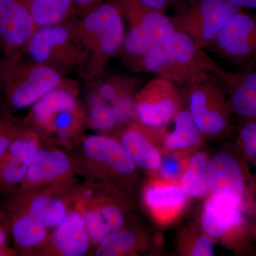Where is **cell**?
Listing matches in <instances>:
<instances>
[{
  "label": "cell",
  "instance_id": "8992f818",
  "mask_svg": "<svg viewBox=\"0 0 256 256\" xmlns=\"http://www.w3.org/2000/svg\"><path fill=\"white\" fill-rule=\"evenodd\" d=\"M120 8L129 22L122 50L136 65L153 48L168 42L176 31L172 18L138 0H120Z\"/></svg>",
  "mask_w": 256,
  "mask_h": 256
},
{
  "label": "cell",
  "instance_id": "30bf717a",
  "mask_svg": "<svg viewBox=\"0 0 256 256\" xmlns=\"http://www.w3.org/2000/svg\"><path fill=\"white\" fill-rule=\"evenodd\" d=\"M26 48L34 63L54 68L76 65L88 52L76 30L62 24L36 28Z\"/></svg>",
  "mask_w": 256,
  "mask_h": 256
},
{
  "label": "cell",
  "instance_id": "d590c367",
  "mask_svg": "<svg viewBox=\"0 0 256 256\" xmlns=\"http://www.w3.org/2000/svg\"><path fill=\"white\" fill-rule=\"evenodd\" d=\"M74 2L80 6H90L98 3L101 0H73Z\"/></svg>",
  "mask_w": 256,
  "mask_h": 256
},
{
  "label": "cell",
  "instance_id": "ba28073f",
  "mask_svg": "<svg viewBox=\"0 0 256 256\" xmlns=\"http://www.w3.org/2000/svg\"><path fill=\"white\" fill-rule=\"evenodd\" d=\"M242 9L226 0H192L172 18L175 30L186 34L197 48H210L232 16Z\"/></svg>",
  "mask_w": 256,
  "mask_h": 256
},
{
  "label": "cell",
  "instance_id": "484cf974",
  "mask_svg": "<svg viewBox=\"0 0 256 256\" xmlns=\"http://www.w3.org/2000/svg\"><path fill=\"white\" fill-rule=\"evenodd\" d=\"M36 28L60 24L66 18L73 0H28Z\"/></svg>",
  "mask_w": 256,
  "mask_h": 256
},
{
  "label": "cell",
  "instance_id": "7402d4cb",
  "mask_svg": "<svg viewBox=\"0 0 256 256\" xmlns=\"http://www.w3.org/2000/svg\"><path fill=\"white\" fill-rule=\"evenodd\" d=\"M150 244L146 230L128 222L122 228L110 234L94 248L96 256H131L144 252Z\"/></svg>",
  "mask_w": 256,
  "mask_h": 256
},
{
  "label": "cell",
  "instance_id": "9a60e30c",
  "mask_svg": "<svg viewBox=\"0 0 256 256\" xmlns=\"http://www.w3.org/2000/svg\"><path fill=\"white\" fill-rule=\"evenodd\" d=\"M75 186L47 188L26 192L15 190L5 195L4 200L26 210L46 228L53 229L73 206Z\"/></svg>",
  "mask_w": 256,
  "mask_h": 256
},
{
  "label": "cell",
  "instance_id": "52a82bcc",
  "mask_svg": "<svg viewBox=\"0 0 256 256\" xmlns=\"http://www.w3.org/2000/svg\"><path fill=\"white\" fill-rule=\"evenodd\" d=\"M190 87L188 110L202 134L210 137L227 134L234 114L222 82L214 76Z\"/></svg>",
  "mask_w": 256,
  "mask_h": 256
},
{
  "label": "cell",
  "instance_id": "5b68a950",
  "mask_svg": "<svg viewBox=\"0 0 256 256\" xmlns=\"http://www.w3.org/2000/svg\"><path fill=\"white\" fill-rule=\"evenodd\" d=\"M0 84L4 88L5 107L10 112L33 106L60 86L62 76L48 66L22 63L12 57L0 67Z\"/></svg>",
  "mask_w": 256,
  "mask_h": 256
},
{
  "label": "cell",
  "instance_id": "277c9868",
  "mask_svg": "<svg viewBox=\"0 0 256 256\" xmlns=\"http://www.w3.org/2000/svg\"><path fill=\"white\" fill-rule=\"evenodd\" d=\"M238 146L216 153L207 170L208 194L256 220V178Z\"/></svg>",
  "mask_w": 256,
  "mask_h": 256
},
{
  "label": "cell",
  "instance_id": "83f0119b",
  "mask_svg": "<svg viewBox=\"0 0 256 256\" xmlns=\"http://www.w3.org/2000/svg\"><path fill=\"white\" fill-rule=\"evenodd\" d=\"M89 122L92 128L104 133L112 130L119 124L110 104L96 95L90 98Z\"/></svg>",
  "mask_w": 256,
  "mask_h": 256
},
{
  "label": "cell",
  "instance_id": "3957f363",
  "mask_svg": "<svg viewBox=\"0 0 256 256\" xmlns=\"http://www.w3.org/2000/svg\"><path fill=\"white\" fill-rule=\"evenodd\" d=\"M73 202L84 216L92 248L122 228L133 210L130 195L112 185L92 178L75 186Z\"/></svg>",
  "mask_w": 256,
  "mask_h": 256
},
{
  "label": "cell",
  "instance_id": "cb8c5ba5",
  "mask_svg": "<svg viewBox=\"0 0 256 256\" xmlns=\"http://www.w3.org/2000/svg\"><path fill=\"white\" fill-rule=\"evenodd\" d=\"M174 130L164 138L168 151H188L201 143L203 134L197 128L188 109H180L175 114Z\"/></svg>",
  "mask_w": 256,
  "mask_h": 256
},
{
  "label": "cell",
  "instance_id": "9c48e42d",
  "mask_svg": "<svg viewBox=\"0 0 256 256\" xmlns=\"http://www.w3.org/2000/svg\"><path fill=\"white\" fill-rule=\"evenodd\" d=\"M88 52L97 55L100 63L122 50L124 33L122 11L116 5H99L86 15L76 30Z\"/></svg>",
  "mask_w": 256,
  "mask_h": 256
},
{
  "label": "cell",
  "instance_id": "74e56055",
  "mask_svg": "<svg viewBox=\"0 0 256 256\" xmlns=\"http://www.w3.org/2000/svg\"><path fill=\"white\" fill-rule=\"evenodd\" d=\"M0 85H1V84H0Z\"/></svg>",
  "mask_w": 256,
  "mask_h": 256
},
{
  "label": "cell",
  "instance_id": "ac0fdd59",
  "mask_svg": "<svg viewBox=\"0 0 256 256\" xmlns=\"http://www.w3.org/2000/svg\"><path fill=\"white\" fill-rule=\"evenodd\" d=\"M214 75L225 88L240 124L256 120V66L230 72L216 64Z\"/></svg>",
  "mask_w": 256,
  "mask_h": 256
},
{
  "label": "cell",
  "instance_id": "f1b7e54d",
  "mask_svg": "<svg viewBox=\"0 0 256 256\" xmlns=\"http://www.w3.org/2000/svg\"><path fill=\"white\" fill-rule=\"evenodd\" d=\"M188 160L184 151H168L166 154H162L160 166L156 172L158 178L178 182L186 168Z\"/></svg>",
  "mask_w": 256,
  "mask_h": 256
},
{
  "label": "cell",
  "instance_id": "ffe728a7",
  "mask_svg": "<svg viewBox=\"0 0 256 256\" xmlns=\"http://www.w3.org/2000/svg\"><path fill=\"white\" fill-rule=\"evenodd\" d=\"M143 204L158 223L166 224L175 220L182 212L188 196L178 182L154 178L142 190Z\"/></svg>",
  "mask_w": 256,
  "mask_h": 256
},
{
  "label": "cell",
  "instance_id": "8d00e7d4",
  "mask_svg": "<svg viewBox=\"0 0 256 256\" xmlns=\"http://www.w3.org/2000/svg\"><path fill=\"white\" fill-rule=\"evenodd\" d=\"M250 233L252 240L256 242V220H250Z\"/></svg>",
  "mask_w": 256,
  "mask_h": 256
},
{
  "label": "cell",
  "instance_id": "4fadbf2b",
  "mask_svg": "<svg viewBox=\"0 0 256 256\" xmlns=\"http://www.w3.org/2000/svg\"><path fill=\"white\" fill-rule=\"evenodd\" d=\"M79 172L74 156L50 144H42L26 176L16 191L26 192L47 188H74ZM14 190V191H15Z\"/></svg>",
  "mask_w": 256,
  "mask_h": 256
},
{
  "label": "cell",
  "instance_id": "4dcf8cb0",
  "mask_svg": "<svg viewBox=\"0 0 256 256\" xmlns=\"http://www.w3.org/2000/svg\"><path fill=\"white\" fill-rule=\"evenodd\" d=\"M22 130V129L14 122L0 117V160L4 156L8 146Z\"/></svg>",
  "mask_w": 256,
  "mask_h": 256
},
{
  "label": "cell",
  "instance_id": "d4e9b609",
  "mask_svg": "<svg viewBox=\"0 0 256 256\" xmlns=\"http://www.w3.org/2000/svg\"><path fill=\"white\" fill-rule=\"evenodd\" d=\"M210 158L204 152L190 156L186 168L178 182V186L188 198H202L208 194L207 170Z\"/></svg>",
  "mask_w": 256,
  "mask_h": 256
},
{
  "label": "cell",
  "instance_id": "4316f807",
  "mask_svg": "<svg viewBox=\"0 0 256 256\" xmlns=\"http://www.w3.org/2000/svg\"><path fill=\"white\" fill-rule=\"evenodd\" d=\"M178 249L184 256H212L215 255L213 239L202 230L201 227L192 225L182 232Z\"/></svg>",
  "mask_w": 256,
  "mask_h": 256
},
{
  "label": "cell",
  "instance_id": "e0dca14e",
  "mask_svg": "<svg viewBox=\"0 0 256 256\" xmlns=\"http://www.w3.org/2000/svg\"><path fill=\"white\" fill-rule=\"evenodd\" d=\"M92 247L86 222L82 210L74 204L50 234L40 255L84 256Z\"/></svg>",
  "mask_w": 256,
  "mask_h": 256
},
{
  "label": "cell",
  "instance_id": "7a4b0ae2",
  "mask_svg": "<svg viewBox=\"0 0 256 256\" xmlns=\"http://www.w3.org/2000/svg\"><path fill=\"white\" fill-rule=\"evenodd\" d=\"M74 158L79 172L89 178L112 185L128 195L137 186L138 166L116 138L105 134L86 136Z\"/></svg>",
  "mask_w": 256,
  "mask_h": 256
},
{
  "label": "cell",
  "instance_id": "6da1fadb",
  "mask_svg": "<svg viewBox=\"0 0 256 256\" xmlns=\"http://www.w3.org/2000/svg\"><path fill=\"white\" fill-rule=\"evenodd\" d=\"M216 64L186 34L176 30L168 42L153 48L136 66L175 84L190 86L214 76Z\"/></svg>",
  "mask_w": 256,
  "mask_h": 256
},
{
  "label": "cell",
  "instance_id": "1f68e13d",
  "mask_svg": "<svg viewBox=\"0 0 256 256\" xmlns=\"http://www.w3.org/2000/svg\"><path fill=\"white\" fill-rule=\"evenodd\" d=\"M138 1L152 10L162 12H164V10L168 6L166 0H138Z\"/></svg>",
  "mask_w": 256,
  "mask_h": 256
},
{
  "label": "cell",
  "instance_id": "8fae6325",
  "mask_svg": "<svg viewBox=\"0 0 256 256\" xmlns=\"http://www.w3.org/2000/svg\"><path fill=\"white\" fill-rule=\"evenodd\" d=\"M212 48L237 70L256 66V14L240 10L227 22Z\"/></svg>",
  "mask_w": 256,
  "mask_h": 256
},
{
  "label": "cell",
  "instance_id": "d6a6232c",
  "mask_svg": "<svg viewBox=\"0 0 256 256\" xmlns=\"http://www.w3.org/2000/svg\"><path fill=\"white\" fill-rule=\"evenodd\" d=\"M226 1L240 9L256 11V0H226Z\"/></svg>",
  "mask_w": 256,
  "mask_h": 256
},
{
  "label": "cell",
  "instance_id": "44dd1931",
  "mask_svg": "<svg viewBox=\"0 0 256 256\" xmlns=\"http://www.w3.org/2000/svg\"><path fill=\"white\" fill-rule=\"evenodd\" d=\"M164 130L146 127L138 120L130 122L119 131L116 139L124 146L138 168L156 173L162 153L156 146V139Z\"/></svg>",
  "mask_w": 256,
  "mask_h": 256
},
{
  "label": "cell",
  "instance_id": "2e32d148",
  "mask_svg": "<svg viewBox=\"0 0 256 256\" xmlns=\"http://www.w3.org/2000/svg\"><path fill=\"white\" fill-rule=\"evenodd\" d=\"M0 222L14 242L18 255H40L50 237V229L26 210L4 200Z\"/></svg>",
  "mask_w": 256,
  "mask_h": 256
},
{
  "label": "cell",
  "instance_id": "e575fe53",
  "mask_svg": "<svg viewBox=\"0 0 256 256\" xmlns=\"http://www.w3.org/2000/svg\"><path fill=\"white\" fill-rule=\"evenodd\" d=\"M16 255H18V254L14 248H11L8 246H0V256Z\"/></svg>",
  "mask_w": 256,
  "mask_h": 256
},
{
  "label": "cell",
  "instance_id": "5bb4252c",
  "mask_svg": "<svg viewBox=\"0 0 256 256\" xmlns=\"http://www.w3.org/2000/svg\"><path fill=\"white\" fill-rule=\"evenodd\" d=\"M180 109L176 84L163 77L153 79L134 96L136 120L156 130H164Z\"/></svg>",
  "mask_w": 256,
  "mask_h": 256
},
{
  "label": "cell",
  "instance_id": "f546056e",
  "mask_svg": "<svg viewBox=\"0 0 256 256\" xmlns=\"http://www.w3.org/2000/svg\"><path fill=\"white\" fill-rule=\"evenodd\" d=\"M236 146L248 162L256 166V120L240 124Z\"/></svg>",
  "mask_w": 256,
  "mask_h": 256
},
{
  "label": "cell",
  "instance_id": "7c38bea8",
  "mask_svg": "<svg viewBox=\"0 0 256 256\" xmlns=\"http://www.w3.org/2000/svg\"><path fill=\"white\" fill-rule=\"evenodd\" d=\"M238 207L210 196L202 210L200 227L213 240L225 242L239 252L248 249L250 240V220Z\"/></svg>",
  "mask_w": 256,
  "mask_h": 256
},
{
  "label": "cell",
  "instance_id": "836d02e7",
  "mask_svg": "<svg viewBox=\"0 0 256 256\" xmlns=\"http://www.w3.org/2000/svg\"><path fill=\"white\" fill-rule=\"evenodd\" d=\"M9 238L10 236L6 229L0 222V246H8Z\"/></svg>",
  "mask_w": 256,
  "mask_h": 256
},
{
  "label": "cell",
  "instance_id": "603a6c76",
  "mask_svg": "<svg viewBox=\"0 0 256 256\" xmlns=\"http://www.w3.org/2000/svg\"><path fill=\"white\" fill-rule=\"evenodd\" d=\"M74 94L64 88L50 90L32 106L28 121L36 129H46L50 120L64 109L78 107Z\"/></svg>",
  "mask_w": 256,
  "mask_h": 256
},
{
  "label": "cell",
  "instance_id": "d6986e66",
  "mask_svg": "<svg viewBox=\"0 0 256 256\" xmlns=\"http://www.w3.org/2000/svg\"><path fill=\"white\" fill-rule=\"evenodd\" d=\"M36 28L28 0H0V42L5 50L26 47Z\"/></svg>",
  "mask_w": 256,
  "mask_h": 256
}]
</instances>
